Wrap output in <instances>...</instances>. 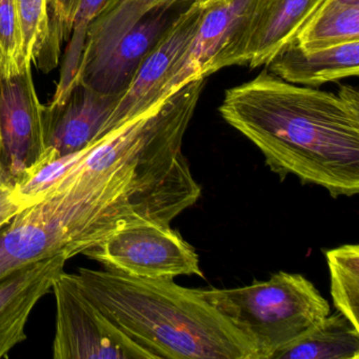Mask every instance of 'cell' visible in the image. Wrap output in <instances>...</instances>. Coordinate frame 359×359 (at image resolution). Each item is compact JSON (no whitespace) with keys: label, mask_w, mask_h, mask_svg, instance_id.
<instances>
[{"label":"cell","mask_w":359,"mask_h":359,"mask_svg":"<svg viewBox=\"0 0 359 359\" xmlns=\"http://www.w3.org/2000/svg\"><path fill=\"white\" fill-rule=\"evenodd\" d=\"M222 118L251 140L271 171L317 184L331 196L359 192V93L287 83L268 70L226 90Z\"/></svg>","instance_id":"6da1fadb"},{"label":"cell","mask_w":359,"mask_h":359,"mask_svg":"<svg viewBox=\"0 0 359 359\" xmlns=\"http://www.w3.org/2000/svg\"><path fill=\"white\" fill-rule=\"evenodd\" d=\"M68 276L154 359H258L254 344L198 289L110 269Z\"/></svg>","instance_id":"7a4b0ae2"},{"label":"cell","mask_w":359,"mask_h":359,"mask_svg":"<svg viewBox=\"0 0 359 359\" xmlns=\"http://www.w3.org/2000/svg\"><path fill=\"white\" fill-rule=\"evenodd\" d=\"M198 290L254 344L258 359H271L330 314L327 300L300 274L279 272L247 287Z\"/></svg>","instance_id":"3957f363"},{"label":"cell","mask_w":359,"mask_h":359,"mask_svg":"<svg viewBox=\"0 0 359 359\" xmlns=\"http://www.w3.org/2000/svg\"><path fill=\"white\" fill-rule=\"evenodd\" d=\"M56 302L55 359H154L123 333L62 272L52 287Z\"/></svg>","instance_id":"277c9868"},{"label":"cell","mask_w":359,"mask_h":359,"mask_svg":"<svg viewBox=\"0 0 359 359\" xmlns=\"http://www.w3.org/2000/svg\"><path fill=\"white\" fill-rule=\"evenodd\" d=\"M83 254L106 269L138 278L203 276L196 252L170 226H129Z\"/></svg>","instance_id":"5b68a950"},{"label":"cell","mask_w":359,"mask_h":359,"mask_svg":"<svg viewBox=\"0 0 359 359\" xmlns=\"http://www.w3.org/2000/svg\"><path fill=\"white\" fill-rule=\"evenodd\" d=\"M196 0L157 6L79 67L77 81L104 94L121 95L147 56Z\"/></svg>","instance_id":"8992f818"},{"label":"cell","mask_w":359,"mask_h":359,"mask_svg":"<svg viewBox=\"0 0 359 359\" xmlns=\"http://www.w3.org/2000/svg\"><path fill=\"white\" fill-rule=\"evenodd\" d=\"M41 113L31 65L0 74V149L14 184L45 155Z\"/></svg>","instance_id":"52a82bcc"},{"label":"cell","mask_w":359,"mask_h":359,"mask_svg":"<svg viewBox=\"0 0 359 359\" xmlns=\"http://www.w3.org/2000/svg\"><path fill=\"white\" fill-rule=\"evenodd\" d=\"M203 11V6L194 1L147 56L119 100L109 121L108 133L142 116L163 100V89L194 39Z\"/></svg>","instance_id":"ba28073f"},{"label":"cell","mask_w":359,"mask_h":359,"mask_svg":"<svg viewBox=\"0 0 359 359\" xmlns=\"http://www.w3.org/2000/svg\"><path fill=\"white\" fill-rule=\"evenodd\" d=\"M325 0H257L236 43L222 62L231 66H266L293 43Z\"/></svg>","instance_id":"9c48e42d"},{"label":"cell","mask_w":359,"mask_h":359,"mask_svg":"<svg viewBox=\"0 0 359 359\" xmlns=\"http://www.w3.org/2000/svg\"><path fill=\"white\" fill-rule=\"evenodd\" d=\"M257 0H216L203 6L198 30L163 92V100L193 79L222 70Z\"/></svg>","instance_id":"30bf717a"},{"label":"cell","mask_w":359,"mask_h":359,"mask_svg":"<svg viewBox=\"0 0 359 359\" xmlns=\"http://www.w3.org/2000/svg\"><path fill=\"white\" fill-rule=\"evenodd\" d=\"M121 95L100 93L77 81L65 100L43 104L46 152L54 157L79 152L108 133Z\"/></svg>","instance_id":"8fae6325"},{"label":"cell","mask_w":359,"mask_h":359,"mask_svg":"<svg viewBox=\"0 0 359 359\" xmlns=\"http://www.w3.org/2000/svg\"><path fill=\"white\" fill-rule=\"evenodd\" d=\"M69 259L64 254L54 256L22 266L0 279V359L8 358L12 348L27 339L31 312L51 291Z\"/></svg>","instance_id":"7c38bea8"},{"label":"cell","mask_w":359,"mask_h":359,"mask_svg":"<svg viewBox=\"0 0 359 359\" xmlns=\"http://www.w3.org/2000/svg\"><path fill=\"white\" fill-rule=\"evenodd\" d=\"M287 83L316 88L359 74V41L323 49L304 50L294 41L266 65Z\"/></svg>","instance_id":"4fadbf2b"},{"label":"cell","mask_w":359,"mask_h":359,"mask_svg":"<svg viewBox=\"0 0 359 359\" xmlns=\"http://www.w3.org/2000/svg\"><path fill=\"white\" fill-rule=\"evenodd\" d=\"M358 358L359 330L339 312L327 315L271 356V359Z\"/></svg>","instance_id":"5bb4252c"},{"label":"cell","mask_w":359,"mask_h":359,"mask_svg":"<svg viewBox=\"0 0 359 359\" xmlns=\"http://www.w3.org/2000/svg\"><path fill=\"white\" fill-rule=\"evenodd\" d=\"M359 41V0H325L295 43L304 50Z\"/></svg>","instance_id":"9a60e30c"},{"label":"cell","mask_w":359,"mask_h":359,"mask_svg":"<svg viewBox=\"0 0 359 359\" xmlns=\"http://www.w3.org/2000/svg\"><path fill=\"white\" fill-rule=\"evenodd\" d=\"M334 306L359 330V247L344 245L325 253Z\"/></svg>","instance_id":"2e32d148"},{"label":"cell","mask_w":359,"mask_h":359,"mask_svg":"<svg viewBox=\"0 0 359 359\" xmlns=\"http://www.w3.org/2000/svg\"><path fill=\"white\" fill-rule=\"evenodd\" d=\"M108 3L109 0H79L73 18L69 45L62 60L60 81L51 102L65 100L76 83L88 31Z\"/></svg>","instance_id":"e0dca14e"},{"label":"cell","mask_w":359,"mask_h":359,"mask_svg":"<svg viewBox=\"0 0 359 359\" xmlns=\"http://www.w3.org/2000/svg\"><path fill=\"white\" fill-rule=\"evenodd\" d=\"M14 4L20 22L22 64H39L49 39L48 0H14Z\"/></svg>","instance_id":"ac0fdd59"},{"label":"cell","mask_w":359,"mask_h":359,"mask_svg":"<svg viewBox=\"0 0 359 359\" xmlns=\"http://www.w3.org/2000/svg\"><path fill=\"white\" fill-rule=\"evenodd\" d=\"M79 4V0H48L50 33L43 57L39 62L41 70L49 71L57 66L60 47L70 39L73 18Z\"/></svg>","instance_id":"d6986e66"},{"label":"cell","mask_w":359,"mask_h":359,"mask_svg":"<svg viewBox=\"0 0 359 359\" xmlns=\"http://www.w3.org/2000/svg\"><path fill=\"white\" fill-rule=\"evenodd\" d=\"M24 67L15 4L14 0H0V74H12Z\"/></svg>","instance_id":"ffe728a7"},{"label":"cell","mask_w":359,"mask_h":359,"mask_svg":"<svg viewBox=\"0 0 359 359\" xmlns=\"http://www.w3.org/2000/svg\"><path fill=\"white\" fill-rule=\"evenodd\" d=\"M13 188V186H7L0 189V229L24 209L14 197Z\"/></svg>","instance_id":"44dd1931"},{"label":"cell","mask_w":359,"mask_h":359,"mask_svg":"<svg viewBox=\"0 0 359 359\" xmlns=\"http://www.w3.org/2000/svg\"><path fill=\"white\" fill-rule=\"evenodd\" d=\"M7 186L14 187V182L10 177L9 173H8L7 168H6L5 163L3 161L1 149H0V189Z\"/></svg>","instance_id":"7402d4cb"},{"label":"cell","mask_w":359,"mask_h":359,"mask_svg":"<svg viewBox=\"0 0 359 359\" xmlns=\"http://www.w3.org/2000/svg\"><path fill=\"white\" fill-rule=\"evenodd\" d=\"M144 1L154 4V5H163V4L172 3V1H177V0H144Z\"/></svg>","instance_id":"603a6c76"},{"label":"cell","mask_w":359,"mask_h":359,"mask_svg":"<svg viewBox=\"0 0 359 359\" xmlns=\"http://www.w3.org/2000/svg\"><path fill=\"white\" fill-rule=\"evenodd\" d=\"M196 1H198L201 5L205 6L207 5V4L213 3V1H216V0H196Z\"/></svg>","instance_id":"cb8c5ba5"}]
</instances>
